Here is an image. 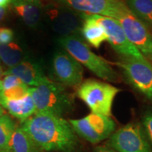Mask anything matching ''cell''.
Instances as JSON below:
<instances>
[{
    "instance_id": "1",
    "label": "cell",
    "mask_w": 152,
    "mask_h": 152,
    "mask_svg": "<svg viewBox=\"0 0 152 152\" xmlns=\"http://www.w3.org/2000/svg\"><path fill=\"white\" fill-rule=\"evenodd\" d=\"M21 128L42 151L73 152L77 146L75 132L62 117L35 113Z\"/></svg>"
},
{
    "instance_id": "2",
    "label": "cell",
    "mask_w": 152,
    "mask_h": 152,
    "mask_svg": "<svg viewBox=\"0 0 152 152\" xmlns=\"http://www.w3.org/2000/svg\"><path fill=\"white\" fill-rule=\"evenodd\" d=\"M35 113L62 117L73 110V101L62 85L47 78L37 87H30Z\"/></svg>"
},
{
    "instance_id": "3",
    "label": "cell",
    "mask_w": 152,
    "mask_h": 152,
    "mask_svg": "<svg viewBox=\"0 0 152 152\" xmlns=\"http://www.w3.org/2000/svg\"><path fill=\"white\" fill-rule=\"evenodd\" d=\"M58 43L81 65L102 80L115 82L118 75L110 64L102 57L95 54L82 39L76 36L61 37Z\"/></svg>"
},
{
    "instance_id": "4",
    "label": "cell",
    "mask_w": 152,
    "mask_h": 152,
    "mask_svg": "<svg viewBox=\"0 0 152 152\" xmlns=\"http://www.w3.org/2000/svg\"><path fill=\"white\" fill-rule=\"evenodd\" d=\"M120 90L96 80H87L78 87L77 94L86 104L92 113L111 117L114 99Z\"/></svg>"
},
{
    "instance_id": "5",
    "label": "cell",
    "mask_w": 152,
    "mask_h": 152,
    "mask_svg": "<svg viewBox=\"0 0 152 152\" xmlns=\"http://www.w3.org/2000/svg\"><path fill=\"white\" fill-rule=\"evenodd\" d=\"M76 134L92 144H98L114 132L115 123L109 116L91 113L83 118L70 120Z\"/></svg>"
},
{
    "instance_id": "6",
    "label": "cell",
    "mask_w": 152,
    "mask_h": 152,
    "mask_svg": "<svg viewBox=\"0 0 152 152\" xmlns=\"http://www.w3.org/2000/svg\"><path fill=\"white\" fill-rule=\"evenodd\" d=\"M108 145L117 152H152L142 125L130 123L114 132Z\"/></svg>"
},
{
    "instance_id": "7",
    "label": "cell",
    "mask_w": 152,
    "mask_h": 152,
    "mask_svg": "<svg viewBox=\"0 0 152 152\" xmlns=\"http://www.w3.org/2000/svg\"><path fill=\"white\" fill-rule=\"evenodd\" d=\"M118 65L131 86L152 101V65L146 57H125Z\"/></svg>"
},
{
    "instance_id": "8",
    "label": "cell",
    "mask_w": 152,
    "mask_h": 152,
    "mask_svg": "<svg viewBox=\"0 0 152 152\" xmlns=\"http://www.w3.org/2000/svg\"><path fill=\"white\" fill-rule=\"evenodd\" d=\"M127 38L144 56H152V33L149 28L128 8L118 18Z\"/></svg>"
},
{
    "instance_id": "9",
    "label": "cell",
    "mask_w": 152,
    "mask_h": 152,
    "mask_svg": "<svg viewBox=\"0 0 152 152\" xmlns=\"http://www.w3.org/2000/svg\"><path fill=\"white\" fill-rule=\"evenodd\" d=\"M73 10L86 15L116 19L128 8L122 0H56Z\"/></svg>"
},
{
    "instance_id": "10",
    "label": "cell",
    "mask_w": 152,
    "mask_h": 152,
    "mask_svg": "<svg viewBox=\"0 0 152 152\" xmlns=\"http://www.w3.org/2000/svg\"><path fill=\"white\" fill-rule=\"evenodd\" d=\"M52 71L55 79L62 85L79 87L83 83V66L67 52L55 53L52 58Z\"/></svg>"
},
{
    "instance_id": "11",
    "label": "cell",
    "mask_w": 152,
    "mask_h": 152,
    "mask_svg": "<svg viewBox=\"0 0 152 152\" xmlns=\"http://www.w3.org/2000/svg\"><path fill=\"white\" fill-rule=\"evenodd\" d=\"M94 16L105 30L107 42L118 54L124 57H133L137 58L145 57L128 40L117 20L109 17L97 15Z\"/></svg>"
},
{
    "instance_id": "12",
    "label": "cell",
    "mask_w": 152,
    "mask_h": 152,
    "mask_svg": "<svg viewBox=\"0 0 152 152\" xmlns=\"http://www.w3.org/2000/svg\"><path fill=\"white\" fill-rule=\"evenodd\" d=\"M46 11L52 28L61 37L75 36L81 31V15L76 14L75 11L69 7L49 5Z\"/></svg>"
},
{
    "instance_id": "13",
    "label": "cell",
    "mask_w": 152,
    "mask_h": 152,
    "mask_svg": "<svg viewBox=\"0 0 152 152\" xmlns=\"http://www.w3.org/2000/svg\"><path fill=\"white\" fill-rule=\"evenodd\" d=\"M4 73L16 76L25 85L30 87L38 86L47 78L41 64L37 60L28 57L17 66L9 68Z\"/></svg>"
},
{
    "instance_id": "14",
    "label": "cell",
    "mask_w": 152,
    "mask_h": 152,
    "mask_svg": "<svg viewBox=\"0 0 152 152\" xmlns=\"http://www.w3.org/2000/svg\"><path fill=\"white\" fill-rule=\"evenodd\" d=\"M11 9L28 26L35 28L40 21L44 7L40 0H13Z\"/></svg>"
},
{
    "instance_id": "15",
    "label": "cell",
    "mask_w": 152,
    "mask_h": 152,
    "mask_svg": "<svg viewBox=\"0 0 152 152\" xmlns=\"http://www.w3.org/2000/svg\"><path fill=\"white\" fill-rule=\"evenodd\" d=\"M83 20L81 33L85 39L95 48H99L104 42L107 41L105 30L94 15L80 14Z\"/></svg>"
},
{
    "instance_id": "16",
    "label": "cell",
    "mask_w": 152,
    "mask_h": 152,
    "mask_svg": "<svg viewBox=\"0 0 152 152\" xmlns=\"http://www.w3.org/2000/svg\"><path fill=\"white\" fill-rule=\"evenodd\" d=\"M0 105L22 123L35 113V103L30 94L22 99L0 101Z\"/></svg>"
},
{
    "instance_id": "17",
    "label": "cell",
    "mask_w": 152,
    "mask_h": 152,
    "mask_svg": "<svg viewBox=\"0 0 152 152\" xmlns=\"http://www.w3.org/2000/svg\"><path fill=\"white\" fill-rule=\"evenodd\" d=\"M7 152H43L33 141L21 126L15 129Z\"/></svg>"
},
{
    "instance_id": "18",
    "label": "cell",
    "mask_w": 152,
    "mask_h": 152,
    "mask_svg": "<svg viewBox=\"0 0 152 152\" xmlns=\"http://www.w3.org/2000/svg\"><path fill=\"white\" fill-rule=\"evenodd\" d=\"M27 57L18 43L11 42L7 45H0V61L9 68L17 66Z\"/></svg>"
},
{
    "instance_id": "19",
    "label": "cell",
    "mask_w": 152,
    "mask_h": 152,
    "mask_svg": "<svg viewBox=\"0 0 152 152\" xmlns=\"http://www.w3.org/2000/svg\"><path fill=\"white\" fill-rule=\"evenodd\" d=\"M125 4L132 14L152 29V0H126Z\"/></svg>"
},
{
    "instance_id": "20",
    "label": "cell",
    "mask_w": 152,
    "mask_h": 152,
    "mask_svg": "<svg viewBox=\"0 0 152 152\" xmlns=\"http://www.w3.org/2000/svg\"><path fill=\"white\" fill-rule=\"evenodd\" d=\"M16 127L9 115L4 114L0 117V152L8 151L9 142Z\"/></svg>"
},
{
    "instance_id": "21",
    "label": "cell",
    "mask_w": 152,
    "mask_h": 152,
    "mask_svg": "<svg viewBox=\"0 0 152 152\" xmlns=\"http://www.w3.org/2000/svg\"><path fill=\"white\" fill-rule=\"evenodd\" d=\"M30 87L24 83L0 91V101H16L22 99L30 94Z\"/></svg>"
},
{
    "instance_id": "22",
    "label": "cell",
    "mask_w": 152,
    "mask_h": 152,
    "mask_svg": "<svg viewBox=\"0 0 152 152\" xmlns=\"http://www.w3.org/2000/svg\"><path fill=\"white\" fill-rule=\"evenodd\" d=\"M22 83H23L16 76L4 73V75L0 79V91L7 90Z\"/></svg>"
},
{
    "instance_id": "23",
    "label": "cell",
    "mask_w": 152,
    "mask_h": 152,
    "mask_svg": "<svg viewBox=\"0 0 152 152\" xmlns=\"http://www.w3.org/2000/svg\"><path fill=\"white\" fill-rule=\"evenodd\" d=\"M142 128L152 148V109L147 111L144 115Z\"/></svg>"
},
{
    "instance_id": "24",
    "label": "cell",
    "mask_w": 152,
    "mask_h": 152,
    "mask_svg": "<svg viewBox=\"0 0 152 152\" xmlns=\"http://www.w3.org/2000/svg\"><path fill=\"white\" fill-rule=\"evenodd\" d=\"M14 33L7 28H0V45H7L13 42Z\"/></svg>"
},
{
    "instance_id": "25",
    "label": "cell",
    "mask_w": 152,
    "mask_h": 152,
    "mask_svg": "<svg viewBox=\"0 0 152 152\" xmlns=\"http://www.w3.org/2000/svg\"><path fill=\"white\" fill-rule=\"evenodd\" d=\"M94 152H117L114 151L113 149H111L110 147H104V146H99L96 147L94 150Z\"/></svg>"
},
{
    "instance_id": "26",
    "label": "cell",
    "mask_w": 152,
    "mask_h": 152,
    "mask_svg": "<svg viewBox=\"0 0 152 152\" xmlns=\"http://www.w3.org/2000/svg\"><path fill=\"white\" fill-rule=\"evenodd\" d=\"M7 8H8V7H0V22L3 20L4 18L5 15L7 14Z\"/></svg>"
},
{
    "instance_id": "27",
    "label": "cell",
    "mask_w": 152,
    "mask_h": 152,
    "mask_svg": "<svg viewBox=\"0 0 152 152\" xmlns=\"http://www.w3.org/2000/svg\"><path fill=\"white\" fill-rule=\"evenodd\" d=\"M13 0H0V7H8L9 5L11 4Z\"/></svg>"
},
{
    "instance_id": "28",
    "label": "cell",
    "mask_w": 152,
    "mask_h": 152,
    "mask_svg": "<svg viewBox=\"0 0 152 152\" xmlns=\"http://www.w3.org/2000/svg\"><path fill=\"white\" fill-rule=\"evenodd\" d=\"M4 72L3 71L2 67H1V61H0V79H1V77L4 75Z\"/></svg>"
},
{
    "instance_id": "29",
    "label": "cell",
    "mask_w": 152,
    "mask_h": 152,
    "mask_svg": "<svg viewBox=\"0 0 152 152\" xmlns=\"http://www.w3.org/2000/svg\"><path fill=\"white\" fill-rule=\"evenodd\" d=\"M4 114V108L0 105V117L1 116V115H3Z\"/></svg>"
},
{
    "instance_id": "30",
    "label": "cell",
    "mask_w": 152,
    "mask_h": 152,
    "mask_svg": "<svg viewBox=\"0 0 152 152\" xmlns=\"http://www.w3.org/2000/svg\"><path fill=\"white\" fill-rule=\"evenodd\" d=\"M47 152H51V151H47Z\"/></svg>"
},
{
    "instance_id": "31",
    "label": "cell",
    "mask_w": 152,
    "mask_h": 152,
    "mask_svg": "<svg viewBox=\"0 0 152 152\" xmlns=\"http://www.w3.org/2000/svg\"><path fill=\"white\" fill-rule=\"evenodd\" d=\"M151 60H152V56H151Z\"/></svg>"
}]
</instances>
